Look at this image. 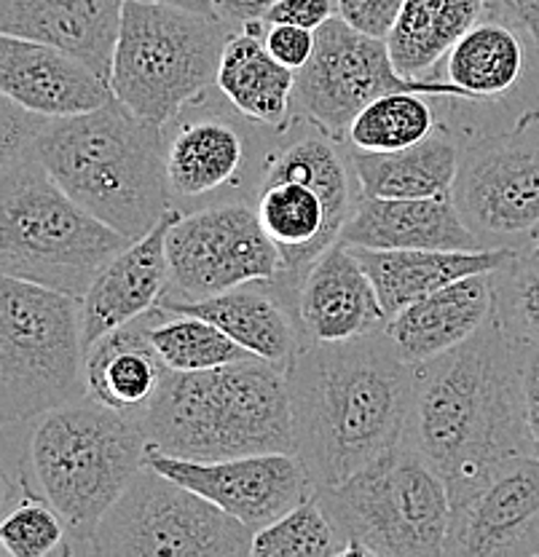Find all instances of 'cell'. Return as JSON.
<instances>
[{"mask_svg":"<svg viewBox=\"0 0 539 557\" xmlns=\"http://www.w3.org/2000/svg\"><path fill=\"white\" fill-rule=\"evenodd\" d=\"M295 456L315 491L335 487L405 437L414 364L390 333L304 344L285 370Z\"/></svg>","mask_w":539,"mask_h":557,"instance_id":"cell-1","label":"cell"},{"mask_svg":"<svg viewBox=\"0 0 539 557\" xmlns=\"http://www.w3.org/2000/svg\"><path fill=\"white\" fill-rule=\"evenodd\" d=\"M403 440L445 480L449 496L502 458L535 453L520 346L497 313L465 344L416 364Z\"/></svg>","mask_w":539,"mask_h":557,"instance_id":"cell-2","label":"cell"},{"mask_svg":"<svg viewBox=\"0 0 539 557\" xmlns=\"http://www.w3.org/2000/svg\"><path fill=\"white\" fill-rule=\"evenodd\" d=\"M14 153L33 156L68 196L132 242L175 209L164 126L140 119L119 97L91 113L40 115Z\"/></svg>","mask_w":539,"mask_h":557,"instance_id":"cell-3","label":"cell"},{"mask_svg":"<svg viewBox=\"0 0 539 557\" xmlns=\"http://www.w3.org/2000/svg\"><path fill=\"white\" fill-rule=\"evenodd\" d=\"M148 448L220 461L253 453H295L285 370L260 357L199 373L170 370L137 418Z\"/></svg>","mask_w":539,"mask_h":557,"instance_id":"cell-4","label":"cell"},{"mask_svg":"<svg viewBox=\"0 0 539 557\" xmlns=\"http://www.w3.org/2000/svg\"><path fill=\"white\" fill-rule=\"evenodd\" d=\"M20 426L33 480L68 525L71 555H86L100 520L145 467L140 421L86 397Z\"/></svg>","mask_w":539,"mask_h":557,"instance_id":"cell-5","label":"cell"},{"mask_svg":"<svg viewBox=\"0 0 539 557\" xmlns=\"http://www.w3.org/2000/svg\"><path fill=\"white\" fill-rule=\"evenodd\" d=\"M132 239L60 188L27 153L0 156V271L84 298Z\"/></svg>","mask_w":539,"mask_h":557,"instance_id":"cell-6","label":"cell"},{"mask_svg":"<svg viewBox=\"0 0 539 557\" xmlns=\"http://www.w3.org/2000/svg\"><path fill=\"white\" fill-rule=\"evenodd\" d=\"M234 30L220 16L126 0L110 89L140 119L167 126L216 84L220 57Z\"/></svg>","mask_w":539,"mask_h":557,"instance_id":"cell-7","label":"cell"},{"mask_svg":"<svg viewBox=\"0 0 539 557\" xmlns=\"http://www.w3.org/2000/svg\"><path fill=\"white\" fill-rule=\"evenodd\" d=\"M89 397L81 300L25 278H0V413L30 423Z\"/></svg>","mask_w":539,"mask_h":557,"instance_id":"cell-8","label":"cell"},{"mask_svg":"<svg viewBox=\"0 0 539 557\" xmlns=\"http://www.w3.org/2000/svg\"><path fill=\"white\" fill-rule=\"evenodd\" d=\"M346 555H445L449 485L408 443H397L335 487L315 491Z\"/></svg>","mask_w":539,"mask_h":557,"instance_id":"cell-9","label":"cell"},{"mask_svg":"<svg viewBox=\"0 0 539 557\" xmlns=\"http://www.w3.org/2000/svg\"><path fill=\"white\" fill-rule=\"evenodd\" d=\"M255 531L177 480L143 467L97 525L86 555L250 557Z\"/></svg>","mask_w":539,"mask_h":557,"instance_id":"cell-10","label":"cell"},{"mask_svg":"<svg viewBox=\"0 0 539 557\" xmlns=\"http://www.w3.org/2000/svg\"><path fill=\"white\" fill-rule=\"evenodd\" d=\"M390 91L467 102L465 91L449 81L408 78L400 73L384 38L355 30L339 14L317 30L315 57L295 73L298 113L306 124L335 139L346 137V129L365 104Z\"/></svg>","mask_w":539,"mask_h":557,"instance_id":"cell-11","label":"cell"},{"mask_svg":"<svg viewBox=\"0 0 539 557\" xmlns=\"http://www.w3.org/2000/svg\"><path fill=\"white\" fill-rule=\"evenodd\" d=\"M483 247H526L539 231V108L462 148L451 190Z\"/></svg>","mask_w":539,"mask_h":557,"instance_id":"cell-12","label":"cell"},{"mask_svg":"<svg viewBox=\"0 0 539 557\" xmlns=\"http://www.w3.org/2000/svg\"><path fill=\"white\" fill-rule=\"evenodd\" d=\"M164 298L201 300L250 282H285V260L260 225L255 205L223 201L180 212L167 234Z\"/></svg>","mask_w":539,"mask_h":557,"instance_id":"cell-13","label":"cell"},{"mask_svg":"<svg viewBox=\"0 0 539 557\" xmlns=\"http://www.w3.org/2000/svg\"><path fill=\"white\" fill-rule=\"evenodd\" d=\"M445 555H539V456L518 453L451 493Z\"/></svg>","mask_w":539,"mask_h":557,"instance_id":"cell-14","label":"cell"},{"mask_svg":"<svg viewBox=\"0 0 539 557\" xmlns=\"http://www.w3.org/2000/svg\"><path fill=\"white\" fill-rule=\"evenodd\" d=\"M145 467L210 498L255 533L315 493L309 472L295 453H253L220 461H194L148 448Z\"/></svg>","mask_w":539,"mask_h":557,"instance_id":"cell-15","label":"cell"},{"mask_svg":"<svg viewBox=\"0 0 539 557\" xmlns=\"http://www.w3.org/2000/svg\"><path fill=\"white\" fill-rule=\"evenodd\" d=\"M0 95L46 119L91 113L113 100L106 75L40 40L0 35Z\"/></svg>","mask_w":539,"mask_h":557,"instance_id":"cell-16","label":"cell"},{"mask_svg":"<svg viewBox=\"0 0 539 557\" xmlns=\"http://www.w3.org/2000/svg\"><path fill=\"white\" fill-rule=\"evenodd\" d=\"M304 344H335L384 330L390 317L355 249L335 239L309 265L295 293Z\"/></svg>","mask_w":539,"mask_h":557,"instance_id":"cell-17","label":"cell"},{"mask_svg":"<svg viewBox=\"0 0 539 557\" xmlns=\"http://www.w3.org/2000/svg\"><path fill=\"white\" fill-rule=\"evenodd\" d=\"M295 293L282 282H250L201 300L161 298L159 306L207 319L255 357L287 370L304 346Z\"/></svg>","mask_w":539,"mask_h":557,"instance_id":"cell-18","label":"cell"},{"mask_svg":"<svg viewBox=\"0 0 539 557\" xmlns=\"http://www.w3.org/2000/svg\"><path fill=\"white\" fill-rule=\"evenodd\" d=\"M175 218L177 209H172L148 234L121 249L89 284L86 295L81 298L86 348L100 341L102 335L140 319L164 298L167 287H170L167 234H170Z\"/></svg>","mask_w":539,"mask_h":557,"instance_id":"cell-19","label":"cell"},{"mask_svg":"<svg viewBox=\"0 0 539 557\" xmlns=\"http://www.w3.org/2000/svg\"><path fill=\"white\" fill-rule=\"evenodd\" d=\"M339 239L365 249H489L451 196L376 199L357 194Z\"/></svg>","mask_w":539,"mask_h":557,"instance_id":"cell-20","label":"cell"},{"mask_svg":"<svg viewBox=\"0 0 539 557\" xmlns=\"http://www.w3.org/2000/svg\"><path fill=\"white\" fill-rule=\"evenodd\" d=\"M126 0H0V33L40 40L110 81Z\"/></svg>","mask_w":539,"mask_h":557,"instance_id":"cell-21","label":"cell"},{"mask_svg":"<svg viewBox=\"0 0 539 557\" xmlns=\"http://www.w3.org/2000/svg\"><path fill=\"white\" fill-rule=\"evenodd\" d=\"M497 311L494 276L473 274L405 306L387 333L408 364H425L473 338Z\"/></svg>","mask_w":539,"mask_h":557,"instance_id":"cell-22","label":"cell"},{"mask_svg":"<svg viewBox=\"0 0 539 557\" xmlns=\"http://www.w3.org/2000/svg\"><path fill=\"white\" fill-rule=\"evenodd\" d=\"M368 271L387 317L473 274L502 269L518 247L489 249H365L352 247Z\"/></svg>","mask_w":539,"mask_h":557,"instance_id":"cell-23","label":"cell"},{"mask_svg":"<svg viewBox=\"0 0 539 557\" xmlns=\"http://www.w3.org/2000/svg\"><path fill=\"white\" fill-rule=\"evenodd\" d=\"M264 22H247L231 33L218 67V91L250 124L285 135L293 121L295 70L266 49Z\"/></svg>","mask_w":539,"mask_h":557,"instance_id":"cell-24","label":"cell"},{"mask_svg":"<svg viewBox=\"0 0 539 557\" xmlns=\"http://www.w3.org/2000/svg\"><path fill=\"white\" fill-rule=\"evenodd\" d=\"M167 137V183L172 201H196L234 188L247 164V143L234 121L218 113L180 119Z\"/></svg>","mask_w":539,"mask_h":557,"instance_id":"cell-25","label":"cell"},{"mask_svg":"<svg viewBox=\"0 0 539 557\" xmlns=\"http://www.w3.org/2000/svg\"><path fill=\"white\" fill-rule=\"evenodd\" d=\"M462 145L454 129L434 126L421 143L400 150H350L363 196L376 199H432L451 196L460 174Z\"/></svg>","mask_w":539,"mask_h":557,"instance_id":"cell-26","label":"cell"},{"mask_svg":"<svg viewBox=\"0 0 539 557\" xmlns=\"http://www.w3.org/2000/svg\"><path fill=\"white\" fill-rule=\"evenodd\" d=\"M167 368L148 338V317L102 335L86 348L89 397L132 418H140L161 392Z\"/></svg>","mask_w":539,"mask_h":557,"instance_id":"cell-27","label":"cell"},{"mask_svg":"<svg viewBox=\"0 0 539 557\" xmlns=\"http://www.w3.org/2000/svg\"><path fill=\"white\" fill-rule=\"evenodd\" d=\"M529 40L507 22L486 14L445 54L434 78H443L465 91L473 108H486L513 95L529 67ZM535 49V46H531Z\"/></svg>","mask_w":539,"mask_h":557,"instance_id":"cell-28","label":"cell"},{"mask_svg":"<svg viewBox=\"0 0 539 557\" xmlns=\"http://www.w3.org/2000/svg\"><path fill=\"white\" fill-rule=\"evenodd\" d=\"M486 16V0H405L387 46L408 78H434L456 40Z\"/></svg>","mask_w":539,"mask_h":557,"instance_id":"cell-29","label":"cell"},{"mask_svg":"<svg viewBox=\"0 0 539 557\" xmlns=\"http://www.w3.org/2000/svg\"><path fill=\"white\" fill-rule=\"evenodd\" d=\"M0 547L9 557L71 555L65 520L22 469L3 474Z\"/></svg>","mask_w":539,"mask_h":557,"instance_id":"cell-30","label":"cell"},{"mask_svg":"<svg viewBox=\"0 0 539 557\" xmlns=\"http://www.w3.org/2000/svg\"><path fill=\"white\" fill-rule=\"evenodd\" d=\"M148 338L161 362L177 373H199L255 357L245 346L223 333L218 324L194 313L170 311L156 306L148 313Z\"/></svg>","mask_w":539,"mask_h":557,"instance_id":"cell-31","label":"cell"},{"mask_svg":"<svg viewBox=\"0 0 539 557\" xmlns=\"http://www.w3.org/2000/svg\"><path fill=\"white\" fill-rule=\"evenodd\" d=\"M434 126L438 115L427 95L390 91L359 110L346 129V143L357 150H400L421 143Z\"/></svg>","mask_w":539,"mask_h":557,"instance_id":"cell-32","label":"cell"},{"mask_svg":"<svg viewBox=\"0 0 539 557\" xmlns=\"http://www.w3.org/2000/svg\"><path fill=\"white\" fill-rule=\"evenodd\" d=\"M346 557V544L330 522L317 496L309 498L260 528L253 539L250 557Z\"/></svg>","mask_w":539,"mask_h":557,"instance_id":"cell-33","label":"cell"},{"mask_svg":"<svg viewBox=\"0 0 539 557\" xmlns=\"http://www.w3.org/2000/svg\"><path fill=\"white\" fill-rule=\"evenodd\" d=\"M497 319L518 344H539V247L515 249L502 269L491 271Z\"/></svg>","mask_w":539,"mask_h":557,"instance_id":"cell-34","label":"cell"},{"mask_svg":"<svg viewBox=\"0 0 539 557\" xmlns=\"http://www.w3.org/2000/svg\"><path fill=\"white\" fill-rule=\"evenodd\" d=\"M403 5L405 0H339V16L355 30L387 40Z\"/></svg>","mask_w":539,"mask_h":557,"instance_id":"cell-35","label":"cell"},{"mask_svg":"<svg viewBox=\"0 0 539 557\" xmlns=\"http://www.w3.org/2000/svg\"><path fill=\"white\" fill-rule=\"evenodd\" d=\"M264 40L266 49H269L282 65L295 70V73H298L301 67L309 65V60L315 57L317 49V33L295 25H266Z\"/></svg>","mask_w":539,"mask_h":557,"instance_id":"cell-36","label":"cell"},{"mask_svg":"<svg viewBox=\"0 0 539 557\" xmlns=\"http://www.w3.org/2000/svg\"><path fill=\"white\" fill-rule=\"evenodd\" d=\"M339 14V0H277L264 14L266 25H295L320 30Z\"/></svg>","mask_w":539,"mask_h":557,"instance_id":"cell-37","label":"cell"},{"mask_svg":"<svg viewBox=\"0 0 539 557\" xmlns=\"http://www.w3.org/2000/svg\"><path fill=\"white\" fill-rule=\"evenodd\" d=\"M486 14L507 22L539 51V0H486Z\"/></svg>","mask_w":539,"mask_h":557,"instance_id":"cell-38","label":"cell"},{"mask_svg":"<svg viewBox=\"0 0 539 557\" xmlns=\"http://www.w3.org/2000/svg\"><path fill=\"white\" fill-rule=\"evenodd\" d=\"M520 346V381H524L526 423H529L531 450L539 456V344Z\"/></svg>","mask_w":539,"mask_h":557,"instance_id":"cell-39","label":"cell"},{"mask_svg":"<svg viewBox=\"0 0 539 557\" xmlns=\"http://www.w3.org/2000/svg\"><path fill=\"white\" fill-rule=\"evenodd\" d=\"M277 0H216V14L229 25L242 27L247 22H264L266 11Z\"/></svg>","mask_w":539,"mask_h":557,"instance_id":"cell-40","label":"cell"},{"mask_svg":"<svg viewBox=\"0 0 539 557\" xmlns=\"http://www.w3.org/2000/svg\"><path fill=\"white\" fill-rule=\"evenodd\" d=\"M150 3H172L180 5V9H188V11H199V14H216V0H150Z\"/></svg>","mask_w":539,"mask_h":557,"instance_id":"cell-41","label":"cell"},{"mask_svg":"<svg viewBox=\"0 0 539 557\" xmlns=\"http://www.w3.org/2000/svg\"><path fill=\"white\" fill-rule=\"evenodd\" d=\"M531 244H535V247H539V231H537V236H535V242H531Z\"/></svg>","mask_w":539,"mask_h":557,"instance_id":"cell-42","label":"cell"}]
</instances>
